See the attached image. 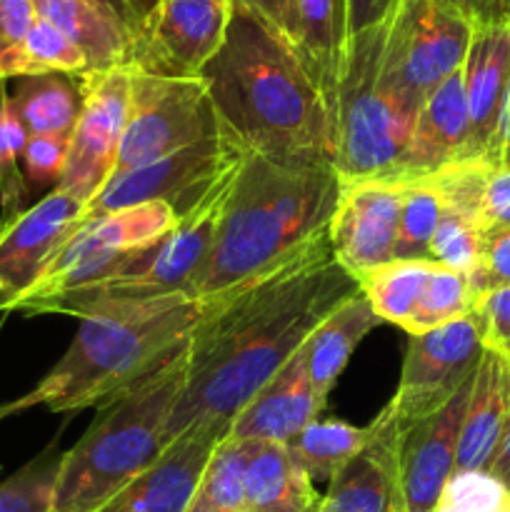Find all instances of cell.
I'll return each instance as SVG.
<instances>
[{"label":"cell","mask_w":510,"mask_h":512,"mask_svg":"<svg viewBox=\"0 0 510 512\" xmlns=\"http://www.w3.org/2000/svg\"><path fill=\"white\" fill-rule=\"evenodd\" d=\"M388 25L345 40L333 113V168L343 183L393 178L413 135V123L380 88Z\"/></svg>","instance_id":"obj_7"},{"label":"cell","mask_w":510,"mask_h":512,"mask_svg":"<svg viewBox=\"0 0 510 512\" xmlns=\"http://www.w3.org/2000/svg\"><path fill=\"white\" fill-rule=\"evenodd\" d=\"M235 3L245 5L260 18L268 20L278 33H283L290 43L293 35V15H295V0H235Z\"/></svg>","instance_id":"obj_46"},{"label":"cell","mask_w":510,"mask_h":512,"mask_svg":"<svg viewBox=\"0 0 510 512\" xmlns=\"http://www.w3.org/2000/svg\"><path fill=\"white\" fill-rule=\"evenodd\" d=\"M88 75L85 55L45 18H35L23 50V78L25 75Z\"/></svg>","instance_id":"obj_36"},{"label":"cell","mask_w":510,"mask_h":512,"mask_svg":"<svg viewBox=\"0 0 510 512\" xmlns=\"http://www.w3.org/2000/svg\"><path fill=\"white\" fill-rule=\"evenodd\" d=\"M8 100V93H5V80H0V105Z\"/></svg>","instance_id":"obj_51"},{"label":"cell","mask_w":510,"mask_h":512,"mask_svg":"<svg viewBox=\"0 0 510 512\" xmlns=\"http://www.w3.org/2000/svg\"><path fill=\"white\" fill-rule=\"evenodd\" d=\"M175 223H178V215L165 200L115 210V213L103 215V218L83 223L75 230L73 238L60 248L50 268L45 270V275L35 285L48 283V280L58 278V275L68 273V270L78 268L88 260L128 253V250L140 248V245L153 243L160 235L168 233Z\"/></svg>","instance_id":"obj_22"},{"label":"cell","mask_w":510,"mask_h":512,"mask_svg":"<svg viewBox=\"0 0 510 512\" xmlns=\"http://www.w3.org/2000/svg\"><path fill=\"white\" fill-rule=\"evenodd\" d=\"M315 485L290 455L288 445L253 440L245 468V510L318 512Z\"/></svg>","instance_id":"obj_26"},{"label":"cell","mask_w":510,"mask_h":512,"mask_svg":"<svg viewBox=\"0 0 510 512\" xmlns=\"http://www.w3.org/2000/svg\"><path fill=\"white\" fill-rule=\"evenodd\" d=\"M468 283L475 303L490 290L510 285V228L483 235L480 260L468 273Z\"/></svg>","instance_id":"obj_41"},{"label":"cell","mask_w":510,"mask_h":512,"mask_svg":"<svg viewBox=\"0 0 510 512\" xmlns=\"http://www.w3.org/2000/svg\"><path fill=\"white\" fill-rule=\"evenodd\" d=\"M488 470L500 480V483H505L510 488V428L508 433H505L503 443H500L498 453H495L493 463H490Z\"/></svg>","instance_id":"obj_48"},{"label":"cell","mask_w":510,"mask_h":512,"mask_svg":"<svg viewBox=\"0 0 510 512\" xmlns=\"http://www.w3.org/2000/svg\"><path fill=\"white\" fill-rule=\"evenodd\" d=\"M485 340L473 313L428 333L410 335L393 400L370 423L375 438L395 448L400 435L438 413L468 383L483 358Z\"/></svg>","instance_id":"obj_9"},{"label":"cell","mask_w":510,"mask_h":512,"mask_svg":"<svg viewBox=\"0 0 510 512\" xmlns=\"http://www.w3.org/2000/svg\"><path fill=\"white\" fill-rule=\"evenodd\" d=\"M35 15L60 30L88 60V75L128 65L135 35L88 0H33Z\"/></svg>","instance_id":"obj_24"},{"label":"cell","mask_w":510,"mask_h":512,"mask_svg":"<svg viewBox=\"0 0 510 512\" xmlns=\"http://www.w3.org/2000/svg\"><path fill=\"white\" fill-rule=\"evenodd\" d=\"M8 418V410H5V405H0V420Z\"/></svg>","instance_id":"obj_52"},{"label":"cell","mask_w":510,"mask_h":512,"mask_svg":"<svg viewBox=\"0 0 510 512\" xmlns=\"http://www.w3.org/2000/svg\"><path fill=\"white\" fill-rule=\"evenodd\" d=\"M220 128L248 153L333 163V125L293 45L245 5L230 8L218 53L198 75Z\"/></svg>","instance_id":"obj_2"},{"label":"cell","mask_w":510,"mask_h":512,"mask_svg":"<svg viewBox=\"0 0 510 512\" xmlns=\"http://www.w3.org/2000/svg\"><path fill=\"white\" fill-rule=\"evenodd\" d=\"M400 0H345V40L393 18Z\"/></svg>","instance_id":"obj_44"},{"label":"cell","mask_w":510,"mask_h":512,"mask_svg":"<svg viewBox=\"0 0 510 512\" xmlns=\"http://www.w3.org/2000/svg\"><path fill=\"white\" fill-rule=\"evenodd\" d=\"M323 408L325 400L310 383L300 348L240 410L228 435L238 440L288 445L300 430L318 420Z\"/></svg>","instance_id":"obj_20"},{"label":"cell","mask_w":510,"mask_h":512,"mask_svg":"<svg viewBox=\"0 0 510 512\" xmlns=\"http://www.w3.org/2000/svg\"><path fill=\"white\" fill-rule=\"evenodd\" d=\"M498 165H510V100L508 110H505V123H503V135H500V155ZM495 165V168H498Z\"/></svg>","instance_id":"obj_50"},{"label":"cell","mask_w":510,"mask_h":512,"mask_svg":"<svg viewBox=\"0 0 510 512\" xmlns=\"http://www.w3.org/2000/svg\"><path fill=\"white\" fill-rule=\"evenodd\" d=\"M83 110L70 135L68 163L58 188L88 205L113 178L130 108V68L78 75Z\"/></svg>","instance_id":"obj_12"},{"label":"cell","mask_w":510,"mask_h":512,"mask_svg":"<svg viewBox=\"0 0 510 512\" xmlns=\"http://www.w3.org/2000/svg\"><path fill=\"white\" fill-rule=\"evenodd\" d=\"M475 28L510 25V0H440Z\"/></svg>","instance_id":"obj_45"},{"label":"cell","mask_w":510,"mask_h":512,"mask_svg":"<svg viewBox=\"0 0 510 512\" xmlns=\"http://www.w3.org/2000/svg\"><path fill=\"white\" fill-rule=\"evenodd\" d=\"M200 318L203 303L188 295L83 318L53 370L28 395L5 403V410L15 415L35 405L53 413L105 408L185 353Z\"/></svg>","instance_id":"obj_4"},{"label":"cell","mask_w":510,"mask_h":512,"mask_svg":"<svg viewBox=\"0 0 510 512\" xmlns=\"http://www.w3.org/2000/svg\"><path fill=\"white\" fill-rule=\"evenodd\" d=\"M28 133L15 115L10 95L0 105V205L3 220L23 213V200L28 198V180L23 173V150Z\"/></svg>","instance_id":"obj_35"},{"label":"cell","mask_w":510,"mask_h":512,"mask_svg":"<svg viewBox=\"0 0 510 512\" xmlns=\"http://www.w3.org/2000/svg\"><path fill=\"white\" fill-rule=\"evenodd\" d=\"M473 315L483 330L485 345L503 350L510 343V285L490 290L478 298Z\"/></svg>","instance_id":"obj_42"},{"label":"cell","mask_w":510,"mask_h":512,"mask_svg":"<svg viewBox=\"0 0 510 512\" xmlns=\"http://www.w3.org/2000/svg\"><path fill=\"white\" fill-rule=\"evenodd\" d=\"M220 133L200 78H160L130 68V108L113 175L143 168Z\"/></svg>","instance_id":"obj_10"},{"label":"cell","mask_w":510,"mask_h":512,"mask_svg":"<svg viewBox=\"0 0 510 512\" xmlns=\"http://www.w3.org/2000/svg\"><path fill=\"white\" fill-rule=\"evenodd\" d=\"M378 325L380 318L375 315L373 305L365 298L363 290H360L353 298L345 300L343 305H338L310 333V338L303 343V355L308 378L320 398L328 400L330 390H333L335 380L340 378V373L348 365L353 350Z\"/></svg>","instance_id":"obj_25"},{"label":"cell","mask_w":510,"mask_h":512,"mask_svg":"<svg viewBox=\"0 0 510 512\" xmlns=\"http://www.w3.org/2000/svg\"><path fill=\"white\" fill-rule=\"evenodd\" d=\"M360 280L335 260L328 233L255 283L203 303L188 345V375L165 425V445L190 428L228 435L240 410L303 348Z\"/></svg>","instance_id":"obj_1"},{"label":"cell","mask_w":510,"mask_h":512,"mask_svg":"<svg viewBox=\"0 0 510 512\" xmlns=\"http://www.w3.org/2000/svg\"><path fill=\"white\" fill-rule=\"evenodd\" d=\"M480 248H483L480 225L455 210L443 208L438 230L430 240V263L468 275L478 265Z\"/></svg>","instance_id":"obj_38"},{"label":"cell","mask_w":510,"mask_h":512,"mask_svg":"<svg viewBox=\"0 0 510 512\" xmlns=\"http://www.w3.org/2000/svg\"><path fill=\"white\" fill-rule=\"evenodd\" d=\"M400 185H403V210H400L395 260H428L430 263V240L443 215V200L433 183L425 178L405 180Z\"/></svg>","instance_id":"obj_33"},{"label":"cell","mask_w":510,"mask_h":512,"mask_svg":"<svg viewBox=\"0 0 510 512\" xmlns=\"http://www.w3.org/2000/svg\"><path fill=\"white\" fill-rule=\"evenodd\" d=\"M463 85L470 115L468 160H483L495 168L510 100V25L473 30Z\"/></svg>","instance_id":"obj_17"},{"label":"cell","mask_w":510,"mask_h":512,"mask_svg":"<svg viewBox=\"0 0 510 512\" xmlns=\"http://www.w3.org/2000/svg\"><path fill=\"white\" fill-rule=\"evenodd\" d=\"M160 3H163V0H128L130 10H133V15H135V20H138V30L143 28L145 20H148L150 15L158 10Z\"/></svg>","instance_id":"obj_49"},{"label":"cell","mask_w":510,"mask_h":512,"mask_svg":"<svg viewBox=\"0 0 510 512\" xmlns=\"http://www.w3.org/2000/svg\"><path fill=\"white\" fill-rule=\"evenodd\" d=\"M233 0H163L133 40L128 68L160 78H198L220 50Z\"/></svg>","instance_id":"obj_13"},{"label":"cell","mask_w":510,"mask_h":512,"mask_svg":"<svg viewBox=\"0 0 510 512\" xmlns=\"http://www.w3.org/2000/svg\"><path fill=\"white\" fill-rule=\"evenodd\" d=\"M343 180L333 163L245 153L225 198L213 248L188 298L213 303L255 283L328 233Z\"/></svg>","instance_id":"obj_3"},{"label":"cell","mask_w":510,"mask_h":512,"mask_svg":"<svg viewBox=\"0 0 510 512\" xmlns=\"http://www.w3.org/2000/svg\"><path fill=\"white\" fill-rule=\"evenodd\" d=\"M468 145L470 115L463 68H460L428 95L415 118L413 135L400 158L398 170L388 180H395V183L418 180L455 160H468Z\"/></svg>","instance_id":"obj_19"},{"label":"cell","mask_w":510,"mask_h":512,"mask_svg":"<svg viewBox=\"0 0 510 512\" xmlns=\"http://www.w3.org/2000/svg\"><path fill=\"white\" fill-rule=\"evenodd\" d=\"M85 205L60 188L10 220H0V313L38 283L75 230L83 225Z\"/></svg>","instance_id":"obj_14"},{"label":"cell","mask_w":510,"mask_h":512,"mask_svg":"<svg viewBox=\"0 0 510 512\" xmlns=\"http://www.w3.org/2000/svg\"><path fill=\"white\" fill-rule=\"evenodd\" d=\"M503 353H505V355H508V358H510V343H508V345H505V348H503Z\"/></svg>","instance_id":"obj_53"},{"label":"cell","mask_w":510,"mask_h":512,"mask_svg":"<svg viewBox=\"0 0 510 512\" xmlns=\"http://www.w3.org/2000/svg\"><path fill=\"white\" fill-rule=\"evenodd\" d=\"M403 185L388 178H365L343 183L338 208L328 225L333 255L353 278L395 260Z\"/></svg>","instance_id":"obj_15"},{"label":"cell","mask_w":510,"mask_h":512,"mask_svg":"<svg viewBox=\"0 0 510 512\" xmlns=\"http://www.w3.org/2000/svg\"><path fill=\"white\" fill-rule=\"evenodd\" d=\"M70 138L60 135H33L23 150V173L33 188H58L68 163Z\"/></svg>","instance_id":"obj_40"},{"label":"cell","mask_w":510,"mask_h":512,"mask_svg":"<svg viewBox=\"0 0 510 512\" xmlns=\"http://www.w3.org/2000/svg\"><path fill=\"white\" fill-rule=\"evenodd\" d=\"M473 308L475 298L473 290H470L468 275L443 268V265H433V273H430L428 283H425L423 295H420L418 305H415V313L405 333H428V330L440 328V325L465 318V315L473 313Z\"/></svg>","instance_id":"obj_32"},{"label":"cell","mask_w":510,"mask_h":512,"mask_svg":"<svg viewBox=\"0 0 510 512\" xmlns=\"http://www.w3.org/2000/svg\"><path fill=\"white\" fill-rule=\"evenodd\" d=\"M15 115L33 135H60L70 138L83 110V90L78 75L45 73L18 78L15 95H10Z\"/></svg>","instance_id":"obj_28"},{"label":"cell","mask_w":510,"mask_h":512,"mask_svg":"<svg viewBox=\"0 0 510 512\" xmlns=\"http://www.w3.org/2000/svg\"><path fill=\"white\" fill-rule=\"evenodd\" d=\"M245 512H255V510H245Z\"/></svg>","instance_id":"obj_54"},{"label":"cell","mask_w":510,"mask_h":512,"mask_svg":"<svg viewBox=\"0 0 510 512\" xmlns=\"http://www.w3.org/2000/svg\"><path fill=\"white\" fill-rule=\"evenodd\" d=\"M433 265L428 260H393L360 278V290L370 300L380 323L408 328Z\"/></svg>","instance_id":"obj_31"},{"label":"cell","mask_w":510,"mask_h":512,"mask_svg":"<svg viewBox=\"0 0 510 512\" xmlns=\"http://www.w3.org/2000/svg\"><path fill=\"white\" fill-rule=\"evenodd\" d=\"M60 460L58 440L48 445L38 458L0 483V512H50Z\"/></svg>","instance_id":"obj_34"},{"label":"cell","mask_w":510,"mask_h":512,"mask_svg":"<svg viewBox=\"0 0 510 512\" xmlns=\"http://www.w3.org/2000/svg\"><path fill=\"white\" fill-rule=\"evenodd\" d=\"M473 25L440 0H400L388 25L380 88L415 125L428 95L458 73Z\"/></svg>","instance_id":"obj_8"},{"label":"cell","mask_w":510,"mask_h":512,"mask_svg":"<svg viewBox=\"0 0 510 512\" xmlns=\"http://www.w3.org/2000/svg\"><path fill=\"white\" fill-rule=\"evenodd\" d=\"M88 3H93L95 8H100L103 13H108L110 18L118 20L123 28H128L130 33L138 35V20H135L133 10H130L128 0H88Z\"/></svg>","instance_id":"obj_47"},{"label":"cell","mask_w":510,"mask_h":512,"mask_svg":"<svg viewBox=\"0 0 510 512\" xmlns=\"http://www.w3.org/2000/svg\"><path fill=\"white\" fill-rule=\"evenodd\" d=\"M240 163L228 170L190 213L178 218V223L168 233L160 235L153 243L130 250L128 260L118 270L105 275L98 283L45 295L33 303L20 305L15 313H55L83 320L90 315L108 313V310L155 303L170 295H188L190 283L200 273L213 248L220 213H223L225 198L238 175Z\"/></svg>","instance_id":"obj_6"},{"label":"cell","mask_w":510,"mask_h":512,"mask_svg":"<svg viewBox=\"0 0 510 512\" xmlns=\"http://www.w3.org/2000/svg\"><path fill=\"white\" fill-rule=\"evenodd\" d=\"M188 375V350L100 408L83 438L63 453L50 512H95L165 450V425Z\"/></svg>","instance_id":"obj_5"},{"label":"cell","mask_w":510,"mask_h":512,"mask_svg":"<svg viewBox=\"0 0 510 512\" xmlns=\"http://www.w3.org/2000/svg\"><path fill=\"white\" fill-rule=\"evenodd\" d=\"M510 228V165L490 168L485 178L483 200H480V230L493 233V230Z\"/></svg>","instance_id":"obj_43"},{"label":"cell","mask_w":510,"mask_h":512,"mask_svg":"<svg viewBox=\"0 0 510 512\" xmlns=\"http://www.w3.org/2000/svg\"><path fill=\"white\" fill-rule=\"evenodd\" d=\"M510 428V358L485 345L465 408L455 470H488Z\"/></svg>","instance_id":"obj_21"},{"label":"cell","mask_w":510,"mask_h":512,"mask_svg":"<svg viewBox=\"0 0 510 512\" xmlns=\"http://www.w3.org/2000/svg\"><path fill=\"white\" fill-rule=\"evenodd\" d=\"M473 378L445 408L415 423L395 443V483L403 512H435L438 508L445 483L455 473V455Z\"/></svg>","instance_id":"obj_16"},{"label":"cell","mask_w":510,"mask_h":512,"mask_svg":"<svg viewBox=\"0 0 510 512\" xmlns=\"http://www.w3.org/2000/svg\"><path fill=\"white\" fill-rule=\"evenodd\" d=\"M400 510L395 483V450L373 438L328 483L318 512H395Z\"/></svg>","instance_id":"obj_27"},{"label":"cell","mask_w":510,"mask_h":512,"mask_svg":"<svg viewBox=\"0 0 510 512\" xmlns=\"http://www.w3.org/2000/svg\"><path fill=\"white\" fill-rule=\"evenodd\" d=\"M35 18L33 0H0V80L23 78V50Z\"/></svg>","instance_id":"obj_39"},{"label":"cell","mask_w":510,"mask_h":512,"mask_svg":"<svg viewBox=\"0 0 510 512\" xmlns=\"http://www.w3.org/2000/svg\"><path fill=\"white\" fill-rule=\"evenodd\" d=\"M253 440L225 435L215 445L185 512H245V468Z\"/></svg>","instance_id":"obj_30"},{"label":"cell","mask_w":510,"mask_h":512,"mask_svg":"<svg viewBox=\"0 0 510 512\" xmlns=\"http://www.w3.org/2000/svg\"><path fill=\"white\" fill-rule=\"evenodd\" d=\"M438 512H510V488L490 470H455L440 495Z\"/></svg>","instance_id":"obj_37"},{"label":"cell","mask_w":510,"mask_h":512,"mask_svg":"<svg viewBox=\"0 0 510 512\" xmlns=\"http://www.w3.org/2000/svg\"><path fill=\"white\" fill-rule=\"evenodd\" d=\"M248 150L220 128L218 135L198 140L183 150L128 173L113 175L105 188L85 205L83 223L98 220L115 210L165 200L178 218L195 208L213 185L233 170Z\"/></svg>","instance_id":"obj_11"},{"label":"cell","mask_w":510,"mask_h":512,"mask_svg":"<svg viewBox=\"0 0 510 512\" xmlns=\"http://www.w3.org/2000/svg\"><path fill=\"white\" fill-rule=\"evenodd\" d=\"M395 512H403V510H395Z\"/></svg>","instance_id":"obj_55"},{"label":"cell","mask_w":510,"mask_h":512,"mask_svg":"<svg viewBox=\"0 0 510 512\" xmlns=\"http://www.w3.org/2000/svg\"><path fill=\"white\" fill-rule=\"evenodd\" d=\"M220 440L223 435L208 428L185 430L148 470L95 512H185Z\"/></svg>","instance_id":"obj_18"},{"label":"cell","mask_w":510,"mask_h":512,"mask_svg":"<svg viewBox=\"0 0 510 512\" xmlns=\"http://www.w3.org/2000/svg\"><path fill=\"white\" fill-rule=\"evenodd\" d=\"M373 440V430L340 420H313L288 443L290 455L315 483H330Z\"/></svg>","instance_id":"obj_29"},{"label":"cell","mask_w":510,"mask_h":512,"mask_svg":"<svg viewBox=\"0 0 510 512\" xmlns=\"http://www.w3.org/2000/svg\"><path fill=\"white\" fill-rule=\"evenodd\" d=\"M290 45L318 88L333 125L345 50V0H295Z\"/></svg>","instance_id":"obj_23"}]
</instances>
